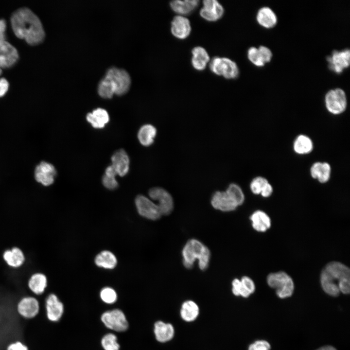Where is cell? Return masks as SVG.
<instances>
[{
    "label": "cell",
    "mask_w": 350,
    "mask_h": 350,
    "mask_svg": "<svg viewBox=\"0 0 350 350\" xmlns=\"http://www.w3.org/2000/svg\"><path fill=\"white\" fill-rule=\"evenodd\" d=\"M10 22L15 35L29 45H37L43 41L45 33L42 24L30 9L23 7L17 10L12 14Z\"/></svg>",
    "instance_id": "1"
},
{
    "label": "cell",
    "mask_w": 350,
    "mask_h": 350,
    "mask_svg": "<svg viewBox=\"0 0 350 350\" xmlns=\"http://www.w3.org/2000/svg\"><path fill=\"white\" fill-rule=\"evenodd\" d=\"M320 283L324 291L330 296L336 297L340 292L344 294H349V268L338 262L328 263L321 272Z\"/></svg>",
    "instance_id": "2"
},
{
    "label": "cell",
    "mask_w": 350,
    "mask_h": 350,
    "mask_svg": "<svg viewBox=\"0 0 350 350\" xmlns=\"http://www.w3.org/2000/svg\"><path fill=\"white\" fill-rule=\"evenodd\" d=\"M131 78L128 72L115 67L109 68L105 76L100 81L98 86L99 95L105 98H110L113 94L122 95L129 89Z\"/></svg>",
    "instance_id": "3"
},
{
    "label": "cell",
    "mask_w": 350,
    "mask_h": 350,
    "mask_svg": "<svg viewBox=\"0 0 350 350\" xmlns=\"http://www.w3.org/2000/svg\"><path fill=\"white\" fill-rule=\"evenodd\" d=\"M182 256L183 264L186 268H192L194 262L197 260L199 269L204 271L209 265L210 252L201 242L195 239H191L183 246Z\"/></svg>",
    "instance_id": "4"
},
{
    "label": "cell",
    "mask_w": 350,
    "mask_h": 350,
    "mask_svg": "<svg viewBox=\"0 0 350 350\" xmlns=\"http://www.w3.org/2000/svg\"><path fill=\"white\" fill-rule=\"evenodd\" d=\"M268 285L275 289L277 296L281 298L291 296L294 290L292 279L284 272H278L269 274L267 277Z\"/></svg>",
    "instance_id": "5"
},
{
    "label": "cell",
    "mask_w": 350,
    "mask_h": 350,
    "mask_svg": "<svg viewBox=\"0 0 350 350\" xmlns=\"http://www.w3.org/2000/svg\"><path fill=\"white\" fill-rule=\"evenodd\" d=\"M209 67L214 74L228 79H235L239 73L237 64L227 57H213L209 62Z\"/></svg>",
    "instance_id": "6"
},
{
    "label": "cell",
    "mask_w": 350,
    "mask_h": 350,
    "mask_svg": "<svg viewBox=\"0 0 350 350\" xmlns=\"http://www.w3.org/2000/svg\"><path fill=\"white\" fill-rule=\"evenodd\" d=\"M325 102L330 113L335 115L342 113L345 110L347 104L345 92L339 88L330 90L326 94Z\"/></svg>",
    "instance_id": "7"
},
{
    "label": "cell",
    "mask_w": 350,
    "mask_h": 350,
    "mask_svg": "<svg viewBox=\"0 0 350 350\" xmlns=\"http://www.w3.org/2000/svg\"><path fill=\"white\" fill-rule=\"evenodd\" d=\"M150 199L157 202V205L161 215L170 214L174 209V201L169 192L160 187L151 188L148 192Z\"/></svg>",
    "instance_id": "8"
},
{
    "label": "cell",
    "mask_w": 350,
    "mask_h": 350,
    "mask_svg": "<svg viewBox=\"0 0 350 350\" xmlns=\"http://www.w3.org/2000/svg\"><path fill=\"white\" fill-rule=\"evenodd\" d=\"M101 320L107 328L117 332H124L128 327L124 313L119 309L105 312L102 315Z\"/></svg>",
    "instance_id": "9"
},
{
    "label": "cell",
    "mask_w": 350,
    "mask_h": 350,
    "mask_svg": "<svg viewBox=\"0 0 350 350\" xmlns=\"http://www.w3.org/2000/svg\"><path fill=\"white\" fill-rule=\"evenodd\" d=\"M57 172L52 163L42 161L35 167L34 177L36 181L45 187L52 185L54 182Z\"/></svg>",
    "instance_id": "10"
},
{
    "label": "cell",
    "mask_w": 350,
    "mask_h": 350,
    "mask_svg": "<svg viewBox=\"0 0 350 350\" xmlns=\"http://www.w3.org/2000/svg\"><path fill=\"white\" fill-rule=\"evenodd\" d=\"M135 204L139 214L144 218L156 220L162 216L156 203L145 196L138 195Z\"/></svg>",
    "instance_id": "11"
},
{
    "label": "cell",
    "mask_w": 350,
    "mask_h": 350,
    "mask_svg": "<svg viewBox=\"0 0 350 350\" xmlns=\"http://www.w3.org/2000/svg\"><path fill=\"white\" fill-rule=\"evenodd\" d=\"M17 311L18 315L25 319L34 318L39 313V302L37 298L34 296L23 297L18 302Z\"/></svg>",
    "instance_id": "12"
},
{
    "label": "cell",
    "mask_w": 350,
    "mask_h": 350,
    "mask_svg": "<svg viewBox=\"0 0 350 350\" xmlns=\"http://www.w3.org/2000/svg\"><path fill=\"white\" fill-rule=\"evenodd\" d=\"M224 13L222 5L216 0H205L200 10V16L205 20L214 22L220 19Z\"/></svg>",
    "instance_id": "13"
},
{
    "label": "cell",
    "mask_w": 350,
    "mask_h": 350,
    "mask_svg": "<svg viewBox=\"0 0 350 350\" xmlns=\"http://www.w3.org/2000/svg\"><path fill=\"white\" fill-rule=\"evenodd\" d=\"M330 69L337 73H341L350 64V52L349 49L340 51L334 50L332 55L327 57Z\"/></svg>",
    "instance_id": "14"
},
{
    "label": "cell",
    "mask_w": 350,
    "mask_h": 350,
    "mask_svg": "<svg viewBox=\"0 0 350 350\" xmlns=\"http://www.w3.org/2000/svg\"><path fill=\"white\" fill-rule=\"evenodd\" d=\"M18 59V52L14 46L6 40L0 42V68H11Z\"/></svg>",
    "instance_id": "15"
},
{
    "label": "cell",
    "mask_w": 350,
    "mask_h": 350,
    "mask_svg": "<svg viewBox=\"0 0 350 350\" xmlns=\"http://www.w3.org/2000/svg\"><path fill=\"white\" fill-rule=\"evenodd\" d=\"M45 309L47 319L51 322L58 321L64 313V305L58 297L50 294L45 299Z\"/></svg>",
    "instance_id": "16"
},
{
    "label": "cell",
    "mask_w": 350,
    "mask_h": 350,
    "mask_svg": "<svg viewBox=\"0 0 350 350\" xmlns=\"http://www.w3.org/2000/svg\"><path fill=\"white\" fill-rule=\"evenodd\" d=\"M191 31L190 21L186 17L177 15L173 18L171 22V31L175 38L185 39L190 35Z\"/></svg>",
    "instance_id": "17"
},
{
    "label": "cell",
    "mask_w": 350,
    "mask_h": 350,
    "mask_svg": "<svg viewBox=\"0 0 350 350\" xmlns=\"http://www.w3.org/2000/svg\"><path fill=\"white\" fill-rule=\"evenodd\" d=\"M247 57L254 65L262 67L270 61L272 53L268 48L264 46H260L258 48L251 47L247 51Z\"/></svg>",
    "instance_id": "18"
},
{
    "label": "cell",
    "mask_w": 350,
    "mask_h": 350,
    "mask_svg": "<svg viewBox=\"0 0 350 350\" xmlns=\"http://www.w3.org/2000/svg\"><path fill=\"white\" fill-rule=\"evenodd\" d=\"M211 204L215 209L224 212L233 211L238 207L226 192H216L212 196Z\"/></svg>",
    "instance_id": "19"
},
{
    "label": "cell",
    "mask_w": 350,
    "mask_h": 350,
    "mask_svg": "<svg viewBox=\"0 0 350 350\" xmlns=\"http://www.w3.org/2000/svg\"><path fill=\"white\" fill-rule=\"evenodd\" d=\"M2 256L6 264L9 267L14 269L21 267L26 260L22 250L16 246L5 250Z\"/></svg>",
    "instance_id": "20"
},
{
    "label": "cell",
    "mask_w": 350,
    "mask_h": 350,
    "mask_svg": "<svg viewBox=\"0 0 350 350\" xmlns=\"http://www.w3.org/2000/svg\"><path fill=\"white\" fill-rule=\"evenodd\" d=\"M112 166L117 175H125L129 171V158L126 152L123 149L115 152L111 157Z\"/></svg>",
    "instance_id": "21"
},
{
    "label": "cell",
    "mask_w": 350,
    "mask_h": 350,
    "mask_svg": "<svg viewBox=\"0 0 350 350\" xmlns=\"http://www.w3.org/2000/svg\"><path fill=\"white\" fill-rule=\"evenodd\" d=\"M27 286L30 291L35 295L40 296L45 292L47 287V277L43 273L35 272L28 279Z\"/></svg>",
    "instance_id": "22"
},
{
    "label": "cell",
    "mask_w": 350,
    "mask_h": 350,
    "mask_svg": "<svg viewBox=\"0 0 350 350\" xmlns=\"http://www.w3.org/2000/svg\"><path fill=\"white\" fill-rule=\"evenodd\" d=\"M154 332L157 340L161 343L171 340L175 335V329L172 324L159 320L155 323Z\"/></svg>",
    "instance_id": "23"
},
{
    "label": "cell",
    "mask_w": 350,
    "mask_h": 350,
    "mask_svg": "<svg viewBox=\"0 0 350 350\" xmlns=\"http://www.w3.org/2000/svg\"><path fill=\"white\" fill-rule=\"evenodd\" d=\"M191 64L196 70L201 71L205 69L210 61L209 54L202 47L196 46L192 50Z\"/></svg>",
    "instance_id": "24"
},
{
    "label": "cell",
    "mask_w": 350,
    "mask_h": 350,
    "mask_svg": "<svg viewBox=\"0 0 350 350\" xmlns=\"http://www.w3.org/2000/svg\"><path fill=\"white\" fill-rule=\"evenodd\" d=\"M87 121L95 128H103L109 121L107 111L102 108H97L88 113L86 117Z\"/></svg>",
    "instance_id": "25"
},
{
    "label": "cell",
    "mask_w": 350,
    "mask_h": 350,
    "mask_svg": "<svg viewBox=\"0 0 350 350\" xmlns=\"http://www.w3.org/2000/svg\"><path fill=\"white\" fill-rule=\"evenodd\" d=\"M197 0H173L170 2L171 9L179 16H184L190 14L199 4Z\"/></svg>",
    "instance_id": "26"
},
{
    "label": "cell",
    "mask_w": 350,
    "mask_h": 350,
    "mask_svg": "<svg viewBox=\"0 0 350 350\" xmlns=\"http://www.w3.org/2000/svg\"><path fill=\"white\" fill-rule=\"evenodd\" d=\"M250 219L254 229L259 232H264L271 227V220L268 215L262 210L254 211L250 216Z\"/></svg>",
    "instance_id": "27"
},
{
    "label": "cell",
    "mask_w": 350,
    "mask_h": 350,
    "mask_svg": "<svg viewBox=\"0 0 350 350\" xmlns=\"http://www.w3.org/2000/svg\"><path fill=\"white\" fill-rule=\"evenodd\" d=\"M256 18L259 24L266 28L273 27L277 22L276 15L268 7L260 8L257 12Z\"/></svg>",
    "instance_id": "28"
},
{
    "label": "cell",
    "mask_w": 350,
    "mask_h": 350,
    "mask_svg": "<svg viewBox=\"0 0 350 350\" xmlns=\"http://www.w3.org/2000/svg\"><path fill=\"white\" fill-rule=\"evenodd\" d=\"M331 168L327 162H317L311 168V175L313 178L317 179L320 183H326L330 179Z\"/></svg>",
    "instance_id": "29"
},
{
    "label": "cell",
    "mask_w": 350,
    "mask_h": 350,
    "mask_svg": "<svg viewBox=\"0 0 350 350\" xmlns=\"http://www.w3.org/2000/svg\"><path fill=\"white\" fill-rule=\"evenodd\" d=\"M199 314V307L194 301L188 300L182 303L180 314L182 319L185 321H193L197 318Z\"/></svg>",
    "instance_id": "30"
},
{
    "label": "cell",
    "mask_w": 350,
    "mask_h": 350,
    "mask_svg": "<svg viewBox=\"0 0 350 350\" xmlns=\"http://www.w3.org/2000/svg\"><path fill=\"white\" fill-rule=\"evenodd\" d=\"M156 128L151 124H147L142 126L138 133L140 142L144 146L151 145L156 136Z\"/></svg>",
    "instance_id": "31"
},
{
    "label": "cell",
    "mask_w": 350,
    "mask_h": 350,
    "mask_svg": "<svg viewBox=\"0 0 350 350\" xmlns=\"http://www.w3.org/2000/svg\"><path fill=\"white\" fill-rule=\"evenodd\" d=\"M95 263L99 267L105 269H113L116 266L117 260L112 252L104 250L96 256Z\"/></svg>",
    "instance_id": "32"
},
{
    "label": "cell",
    "mask_w": 350,
    "mask_h": 350,
    "mask_svg": "<svg viewBox=\"0 0 350 350\" xmlns=\"http://www.w3.org/2000/svg\"><path fill=\"white\" fill-rule=\"evenodd\" d=\"M293 147L295 152L298 154H306L311 152L313 145L312 140L307 136L301 135L295 140Z\"/></svg>",
    "instance_id": "33"
},
{
    "label": "cell",
    "mask_w": 350,
    "mask_h": 350,
    "mask_svg": "<svg viewBox=\"0 0 350 350\" xmlns=\"http://www.w3.org/2000/svg\"><path fill=\"white\" fill-rule=\"evenodd\" d=\"M226 192L235 202L238 206L241 205L245 201L244 194L238 185L232 183L229 185Z\"/></svg>",
    "instance_id": "34"
},
{
    "label": "cell",
    "mask_w": 350,
    "mask_h": 350,
    "mask_svg": "<svg viewBox=\"0 0 350 350\" xmlns=\"http://www.w3.org/2000/svg\"><path fill=\"white\" fill-rule=\"evenodd\" d=\"M117 338L112 333L105 335L101 340V344L105 350H119L120 345Z\"/></svg>",
    "instance_id": "35"
},
{
    "label": "cell",
    "mask_w": 350,
    "mask_h": 350,
    "mask_svg": "<svg viewBox=\"0 0 350 350\" xmlns=\"http://www.w3.org/2000/svg\"><path fill=\"white\" fill-rule=\"evenodd\" d=\"M100 297L104 302L112 304L116 301L117 295L113 289L110 287H105L101 291Z\"/></svg>",
    "instance_id": "36"
},
{
    "label": "cell",
    "mask_w": 350,
    "mask_h": 350,
    "mask_svg": "<svg viewBox=\"0 0 350 350\" xmlns=\"http://www.w3.org/2000/svg\"><path fill=\"white\" fill-rule=\"evenodd\" d=\"M268 183L267 180L265 178L261 176L256 177L250 183L251 191L254 194H261L262 191Z\"/></svg>",
    "instance_id": "37"
},
{
    "label": "cell",
    "mask_w": 350,
    "mask_h": 350,
    "mask_svg": "<svg viewBox=\"0 0 350 350\" xmlns=\"http://www.w3.org/2000/svg\"><path fill=\"white\" fill-rule=\"evenodd\" d=\"M116 175L113 174L105 172L102 178L104 186L108 189L114 190L118 186V183L116 179Z\"/></svg>",
    "instance_id": "38"
},
{
    "label": "cell",
    "mask_w": 350,
    "mask_h": 350,
    "mask_svg": "<svg viewBox=\"0 0 350 350\" xmlns=\"http://www.w3.org/2000/svg\"><path fill=\"white\" fill-rule=\"evenodd\" d=\"M232 292L236 296H242L247 298L250 295L244 289L241 281L238 279L233 280L232 281Z\"/></svg>",
    "instance_id": "39"
},
{
    "label": "cell",
    "mask_w": 350,
    "mask_h": 350,
    "mask_svg": "<svg viewBox=\"0 0 350 350\" xmlns=\"http://www.w3.org/2000/svg\"><path fill=\"white\" fill-rule=\"evenodd\" d=\"M244 289L250 294L253 293L255 290V286L252 279L247 276H244L240 280Z\"/></svg>",
    "instance_id": "40"
},
{
    "label": "cell",
    "mask_w": 350,
    "mask_h": 350,
    "mask_svg": "<svg viewBox=\"0 0 350 350\" xmlns=\"http://www.w3.org/2000/svg\"><path fill=\"white\" fill-rule=\"evenodd\" d=\"M270 345L266 341L258 340L249 345L248 350H269Z\"/></svg>",
    "instance_id": "41"
},
{
    "label": "cell",
    "mask_w": 350,
    "mask_h": 350,
    "mask_svg": "<svg viewBox=\"0 0 350 350\" xmlns=\"http://www.w3.org/2000/svg\"><path fill=\"white\" fill-rule=\"evenodd\" d=\"M6 350H29L28 347L24 343L20 341H16L9 344Z\"/></svg>",
    "instance_id": "42"
},
{
    "label": "cell",
    "mask_w": 350,
    "mask_h": 350,
    "mask_svg": "<svg viewBox=\"0 0 350 350\" xmlns=\"http://www.w3.org/2000/svg\"><path fill=\"white\" fill-rule=\"evenodd\" d=\"M9 83L5 78H0V98L4 97L8 91Z\"/></svg>",
    "instance_id": "43"
},
{
    "label": "cell",
    "mask_w": 350,
    "mask_h": 350,
    "mask_svg": "<svg viewBox=\"0 0 350 350\" xmlns=\"http://www.w3.org/2000/svg\"><path fill=\"white\" fill-rule=\"evenodd\" d=\"M6 22L4 19H0V42L6 39Z\"/></svg>",
    "instance_id": "44"
},
{
    "label": "cell",
    "mask_w": 350,
    "mask_h": 350,
    "mask_svg": "<svg viewBox=\"0 0 350 350\" xmlns=\"http://www.w3.org/2000/svg\"><path fill=\"white\" fill-rule=\"evenodd\" d=\"M272 192V187L268 183L262 191L261 194L264 197H268L271 195Z\"/></svg>",
    "instance_id": "45"
},
{
    "label": "cell",
    "mask_w": 350,
    "mask_h": 350,
    "mask_svg": "<svg viewBox=\"0 0 350 350\" xmlns=\"http://www.w3.org/2000/svg\"><path fill=\"white\" fill-rule=\"evenodd\" d=\"M316 350H337L335 348L331 346H326L322 347Z\"/></svg>",
    "instance_id": "46"
},
{
    "label": "cell",
    "mask_w": 350,
    "mask_h": 350,
    "mask_svg": "<svg viewBox=\"0 0 350 350\" xmlns=\"http://www.w3.org/2000/svg\"><path fill=\"white\" fill-rule=\"evenodd\" d=\"M2 72V70H1V68H0V75L1 74Z\"/></svg>",
    "instance_id": "47"
}]
</instances>
